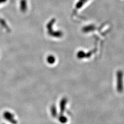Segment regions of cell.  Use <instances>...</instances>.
I'll list each match as a JSON object with an SVG mask.
<instances>
[{
    "label": "cell",
    "instance_id": "cell-2",
    "mask_svg": "<svg viewBox=\"0 0 124 124\" xmlns=\"http://www.w3.org/2000/svg\"><path fill=\"white\" fill-rule=\"evenodd\" d=\"M3 117L6 120L9 121L11 124H17V121L15 119L14 115L11 112L9 111L4 112L3 113Z\"/></svg>",
    "mask_w": 124,
    "mask_h": 124
},
{
    "label": "cell",
    "instance_id": "cell-3",
    "mask_svg": "<svg viewBox=\"0 0 124 124\" xmlns=\"http://www.w3.org/2000/svg\"><path fill=\"white\" fill-rule=\"evenodd\" d=\"M66 100L65 99H63L61 102V105H60V107H61V112L62 113V112L64 111L65 110V105L66 103Z\"/></svg>",
    "mask_w": 124,
    "mask_h": 124
},
{
    "label": "cell",
    "instance_id": "cell-1",
    "mask_svg": "<svg viewBox=\"0 0 124 124\" xmlns=\"http://www.w3.org/2000/svg\"><path fill=\"white\" fill-rule=\"evenodd\" d=\"M123 73L119 70L117 73V90L119 92H121L123 91Z\"/></svg>",
    "mask_w": 124,
    "mask_h": 124
},
{
    "label": "cell",
    "instance_id": "cell-4",
    "mask_svg": "<svg viewBox=\"0 0 124 124\" xmlns=\"http://www.w3.org/2000/svg\"><path fill=\"white\" fill-rule=\"evenodd\" d=\"M60 121L62 122V123H65L67 121V120L66 119V118L65 117H64L63 116H62V117H60Z\"/></svg>",
    "mask_w": 124,
    "mask_h": 124
}]
</instances>
